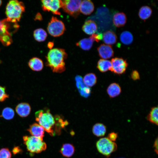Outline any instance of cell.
Masks as SVG:
<instances>
[{
	"instance_id": "obj_19",
	"label": "cell",
	"mask_w": 158,
	"mask_h": 158,
	"mask_svg": "<svg viewBox=\"0 0 158 158\" xmlns=\"http://www.w3.org/2000/svg\"><path fill=\"white\" fill-rule=\"evenodd\" d=\"M28 65L32 70L35 71H40L42 70L43 67L42 60L37 57H34L30 59Z\"/></svg>"
},
{
	"instance_id": "obj_23",
	"label": "cell",
	"mask_w": 158,
	"mask_h": 158,
	"mask_svg": "<svg viewBox=\"0 0 158 158\" xmlns=\"http://www.w3.org/2000/svg\"><path fill=\"white\" fill-rule=\"evenodd\" d=\"M112 67L111 61L106 59H101L98 61L97 68L101 72H106L110 70Z\"/></svg>"
},
{
	"instance_id": "obj_4",
	"label": "cell",
	"mask_w": 158,
	"mask_h": 158,
	"mask_svg": "<svg viewBox=\"0 0 158 158\" xmlns=\"http://www.w3.org/2000/svg\"><path fill=\"white\" fill-rule=\"evenodd\" d=\"M25 11V6L23 2L16 0L10 1L6 6L7 19L12 22L17 23Z\"/></svg>"
},
{
	"instance_id": "obj_16",
	"label": "cell",
	"mask_w": 158,
	"mask_h": 158,
	"mask_svg": "<svg viewBox=\"0 0 158 158\" xmlns=\"http://www.w3.org/2000/svg\"><path fill=\"white\" fill-rule=\"evenodd\" d=\"M82 28L85 33L90 35L95 34L96 32L97 26L96 24L94 21L88 20L85 22Z\"/></svg>"
},
{
	"instance_id": "obj_20",
	"label": "cell",
	"mask_w": 158,
	"mask_h": 158,
	"mask_svg": "<svg viewBox=\"0 0 158 158\" xmlns=\"http://www.w3.org/2000/svg\"><path fill=\"white\" fill-rule=\"evenodd\" d=\"M94 40L91 36L88 38H85L76 43V45L84 50H90L92 46Z\"/></svg>"
},
{
	"instance_id": "obj_28",
	"label": "cell",
	"mask_w": 158,
	"mask_h": 158,
	"mask_svg": "<svg viewBox=\"0 0 158 158\" xmlns=\"http://www.w3.org/2000/svg\"><path fill=\"white\" fill-rule=\"evenodd\" d=\"M33 36L36 41L39 42H42L46 39L47 34L45 31L43 29L38 28L34 31Z\"/></svg>"
},
{
	"instance_id": "obj_24",
	"label": "cell",
	"mask_w": 158,
	"mask_h": 158,
	"mask_svg": "<svg viewBox=\"0 0 158 158\" xmlns=\"http://www.w3.org/2000/svg\"><path fill=\"white\" fill-rule=\"evenodd\" d=\"M152 13V9L149 6H143L140 8L138 15L141 19L145 21L150 17Z\"/></svg>"
},
{
	"instance_id": "obj_37",
	"label": "cell",
	"mask_w": 158,
	"mask_h": 158,
	"mask_svg": "<svg viewBox=\"0 0 158 158\" xmlns=\"http://www.w3.org/2000/svg\"><path fill=\"white\" fill-rule=\"evenodd\" d=\"M154 147L155 148V152L157 154L158 152V138L156 140L154 144Z\"/></svg>"
},
{
	"instance_id": "obj_10",
	"label": "cell",
	"mask_w": 158,
	"mask_h": 158,
	"mask_svg": "<svg viewBox=\"0 0 158 158\" xmlns=\"http://www.w3.org/2000/svg\"><path fill=\"white\" fill-rule=\"evenodd\" d=\"M112 67L111 71L117 75L124 73L128 66V63L126 59L122 58L115 57L111 61Z\"/></svg>"
},
{
	"instance_id": "obj_11",
	"label": "cell",
	"mask_w": 158,
	"mask_h": 158,
	"mask_svg": "<svg viewBox=\"0 0 158 158\" xmlns=\"http://www.w3.org/2000/svg\"><path fill=\"white\" fill-rule=\"evenodd\" d=\"M75 80L77 87L80 95L85 98L90 96L91 92V89L84 83L82 77L77 75L75 78Z\"/></svg>"
},
{
	"instance_id": "obj_14",
	"label": "cell",
	"mask_w": 158,
	"mask_h": 158,
	"mask_svg": "<svg viewBox=\"0 0 158 158\" xmlns=\"http://www.w3.org/2000/svg\"><path fill=\"white\" fill-rule=\"evenodd\" d=\"M31 110V107L29 104L25 102L19 104L16 108V111L17 114L22 117L28 116L30 114Z\"/></svg>"
},
{
	"instance_id": "obj_3",
	"label": "cell",
	"mask_w": 158,
	"mask_h": 158,
	"mask_svg": "<svg viewBox=\"0 0 158 158\" xmlns=\"http://www.w3.org/2000/svg\"><path fill=\"white\" fill-rule=\"evenodd\" d=\"M19 26L17 23L12 22L7 18L0 21V41L4 45L11 44L12 42V35Z\"/></svg>"
},
{
	"instance_id": "obj_25",
	"label": "cell",
	"mask_w": 158,
	"mask_h": 158,
	"mask_svg": "<svg viewBox=\"0 0 158 158\" xmlns=\"http://www.w3.org/2000/svg\"><path fill=\"white\" fill-rule=\"evenodd\" d=\"M158 109L157 107L151 108L149 113L147 116V119L151 123L157 125L158 123Z\"/></svg>"
},
{
	"instance_id": "obj_13",
	"label": "cell",
	"mask_w": 158,
	"mask_h": 158,
	"mask_svg": "<svg viewBox=\"0 0 158 158\" xmlns=\"http://www.w3.org/2000/svg\"><path fill=\"white\" fill-rule=\"evenodd\" d=\"M27 130L33 136L43 140L44 136V129L39 124L34 123L31 125Z\"/></svg>"
},
{
	"instance_id": "obj_21",
	"label": "cell",
	"mask_w": 158,
	"mask_h": 158,
	"mask_svg": "<svg viewBox=\"0 0 158 158\" xmlns=\"http://www.w3.org/2000/svg\"><path fill=\"white\" fill-rule=\"evenodd\" d=\"M104 42L108 45L115 44L117 41V37L116 34L112 31L108 30L104 33L103 35Z\"/></svg>"
},
{
	"instance_id": "obj_31",
	"label": "cell",
	"mask_w": 158,
	"mask_h": 158,
	"mask_svg": "<svg viewBox=\"0 0 158 158\" xmlns=\"http://www.w3.org/2000/svg\"><path fill=\"white\" fill-rule=\"evenodd\" d=\"M11 154L9 149L3 148L0 150V158H11Z\"/></svg>"
},
{
	"instance_id": "obj_29",
	"label": "cell",
	"mask_w": 158,
	"mask_h": 158,
	"mask_svg": "<svg viewBox=\"0 0 158 158\" xmlns=\"http://www.w3.org/2000/svg\"><path fill=\"white\" fill-rule=\"evenodd\" d=\"M120 40L123 44L127 45H129L133 41V37L130 32L125 31L121 34Z\"/></svg>"
},
{
	"instance_id": "obj_12",
	"label": "cell",
	"mask_w": 158,
	"mask_h": 158,
	"mask_svg": "<svg viewBox=\"0 0 158 158\" xmlns=\"http://www.w3.org/2000/svg\"><path fill=\"white\" fill-rule=\"evenodd\" d=\"M97 50L99 56L103 59H110L114 56L113 50L110 45L101 44L98 47Z\"/></svg>"
},
{
	"instance_id": "obj_6",
	"label": "cell",
	"mask_w": 158,
	"mask_h": 158,
	"mask_svg": "<svg viewBox=\"0 0 158 158\" xmlns=\"http://www.w3.org/2000/svg\"><path fill=\"white\" fill-rule=\"evenodd\" d=\"M96 146L99 152L107 157L115 151L117 147L115 142L106 138L100 139L97 142Z\"/></svg>"
},
{
	"instance_id": "obj_32",
	"label": "cell",
	"mask_w": 158,
	"mask_h": 158,
	"mask_svg": "<svg viewBox=\"0 0 158 158\" xmlns=\"http://www.w3.org/2000/svg\"><path fill=\"white\" fill-rule=\"evenodd\" d=\"M8 97L9 95L6 92L5 87L0 86V102L5 101Z\"/></svg>"
},
{
	"instance_id": "obj_2",
	"label": "cell",
	"mask_w": 158,
	"mask_h": 158,
	"mask_svg": "<svg viewBox=\"0 0 158 158\" xmlns=\"http://www.w3.org/2000/svg\"><path fill=\"white\" fill-rule=\"evenodd\" d=\"M36 121L50 135L55 134L56 122L54 117L48 109L40 110L35 113Z\"/></svg>"
},
{
	"instance_id": "obj_18",
	"label": "cell",
	"mask_w": 158,
	"mask_h": 158,
	"mask_svg": "<svg viewBox=\"0 0 158 158\" xmlns=\"http://www.w3.org/2000/svg\"><path fill=\"white\" fill-rule=\"evenodd\" d=\"M107 92L109 97L111 98L119 95L121 92V88L117 83H114L111 84L107 89Z\"/></svg>"
},
{
	"instance_id": "obj_36",
	"label": "cell",
	"mask_w": 158,
	"mask_h": 158,
	"mask_svg": "<svg viewBox=\"0 0 158 158\" xmlns=\"http://www.w3.org/2000/svg\"><path fill=\"white\" fill-rule=\"evenodd\" d=\"M36 20L41 21L42 19V18L41 14L38 13L37 14L35 18Z\"/></svg>"
},
{
	"instance_id": "obj_27",
	"label": "cell",
	"mask_w": 158,
	"mask_h": 158,
	"mask_svg": "<svg viewBox=\"0 0 158 158\" xmlns=\"http://www.w3.org/2000/svg\"><path fill=\"white\" fill-rule=\"evenodd\" d=\"M105 126L103 124L97 123L95 124L92 128V132L96 136L100 137L104 136L106 132Z\"/></svg>"
},
{
	"instance_id": "obj_22",
	"label": "cell",
	"mask_w": 158,
	"mask_h": 158,
	"mask_svg": "<svg viewBox=\"0 0 158 158\" xmlns=\"http://www.w3.org/2000/svg\"><path fill=\"white\" fill-rule=\"evenodd\" d=\"M75 150V147L69 143H65L63 145L61 148L60 152L63 156L69 157L73 155Z\"/></svg>"
},
{
	"instance_id": "obj_15",
	"label": "cell",
	"mask_w": 158,
	"mask_h": 158,
	"mask_svg": "<svg viewBox=\"0 0 158 158\" xmlns=\"http://www.w3.org/2000/svg\"><path fill=\"white\" fill-rule=\"evenodd\" d=\"M94 10V6L90 0H85L81 1L80 6V12L85 15L91 14Z\"/></svg>"
},
{
	"instance_id": "obj_30",
	"label": "cell",
	"mask_w": 158,
	"mask_h": 158,
	"mask_svg": "<svg viewBox=\"0 0 158 158\" xmlns=\"http://www.w3.org/2000/svg\"><path fill=\"white\" fill-rule=\"evenodd\" d=\"M14 116V111L13 109L10 107H6L3 110L2 116L5 119L10 120L12 119Z\"/></svg>"
},
{
	"instance_id": "obj_5",
	"label": "cell",
	"mask_w": 158,
	"mask_h": 158,
	"mask_svg": "<svg viewBox=\"0 0 158 158\" xmlns=\"http://www.w3.org/2000/svg\"><path fill=\"white\" fill-rule=\"evenodd\" d=\"M23 139L27 150L30 152L39 153L46 149V143L38 138L32 136H25Z\"/></svg>"
},
{
	"instance_id": "obj_1",
	"label": "cell",
	"mask_w": 158,
	"mask_h": 158,
	"mask_svg": "<svg viewBox=\"0 0 158 158\" xmlns=\"http://www.w3.org/2000/svg\"><path fill=\"white\" fill-rule=\"evenodd\" d=\"M67 56V54L63 49H51L46 56V65L50 67L54 72L62 73L66 69L64 60Z\"/></svg>"
},
{
	"instance_id": "obj_39",
	"label": "cell",
	"mask_w": 158,
	"mask_h": 158,
	"mask_svg": "<svg viewBox=\"0 0 158 158\" xmlns=\"http://www.w3.org/2000/svg\"><path fill=\"white\" fill-rule=\"evenodd\" d=\"M2 3V1L1 0H0V6L1 5Z\"/></svg>"
},
{
	"instance_id": "obj_33",
	"label": "cell",
	"mask_w": 158,
	"mask_h": 158,
	"mask_svg": "<svg viewBox=\"0 0 158 158\" xmlns=\"http://www.w3.org/2000/svg\"><path fill=\"white\" fill-rule=\"evenodd\" d=\"M131 78L133 80H135L140 79V75L138 72L136 70L132 71L131 74Z\"/></svg>"
},
{
	"instance_id": "obj_34",
	"label": "cell",
	"mask_w": 158,
	"mask_h": 158,
	"mask_svg": "<svg viewBox=\"0 0 158 158\" xmlns=\"http://www.w3.org/2000/svg\"><path fill=\"white\" fill-rule=\"evenodd\" d=\"M94 41L99 42L103 38V35L101 33L94 34L91 36Z\"/></svg>"
},
{
	"instance_id": "obj_35",
	"label": "cell",
	"mask_w": 158,
	"mask_h": 158,
	"mask_svg": "<svg viewBox=\"0 0 158 158\" xmlns=\"http://www.w3.org/2000/svg\"><path fill=\"white\" fill-rule=\"evenodd\" d=\"M117 136V134L113 132L109 134L108 138L112 141H115Z\"/></svg>"
},
{
	"instance_id": "obj_26",
	"label": "cell",
	"mask_w": 158,
	"mask_h": 158,
	"mask_svg": "<svg viewBox=\"0 0 158 158\" xmlns=\"http://www.w3.org/2000/svg\"><path fill=\"white\" fill-rule=\"evenodd\" d=\"M83 80L87 86L91 87L96 84L97 77L95 74L90 73L86 74L84 76Z\"/></svg>"
},
{
	"instance_id": "obj_17",
	"label": "cell",
	"mask_w": 158,
	"mask_h": 158,
	"mask_svg": "<svg viewBox=\"0 0 158 158\" xmlns=\"http://www.w3.org/2000/svg\"><path fill=\"white\" fill-rule=\"evenodd\" d=\"M113 20L115 26L118 28L122 27L124 26L126 22V16L123 12H118L114 15Z\"/></svg>"
},
{
	"instance_id": "obj_9",
	"label": "cell",
	"mask_w": 158,
	"mask_h": 158,
	"mask_svg": "<svg viewBox=\"0 0 158 158\" xmlns=\"http://www.w3.org/2000/svg\"><path fill=\"white\" fill-rule=\"evenodd\" d=\"M42 8L44 11H51L53 14L60 15L59 9L62 8V2L59 0H44L41 1Z\"/></svg>"
},
{
	"instance_id": "obj_7",
	"label": "cell",
	"mask_w": 158,
	"mask_h": 158,
	"mask_svg": "<svg viewBox=\"0 0 158 158\" xmlns=\"http://www.w3.org/2000/svg\"><path fill=\"white\" fill-rule=\"evenodd\" d=\"M65 30L62 21L56 17H52L47 27V30L50 35L54 37L60 36L63 34Z\"/></svg>"
},
{
	"instance_id": "obj_38",
	"label": "cell",
	"mask_w": 158,
	"mask_h": 158,
	"mask_svg": "<svg viewBox=\"0 0 158 158\" xmlns=\"http://www.w3.org/2000/svg\"><path fill=\"white\" fill-rule=\"evenodd\" d=\"M54 45V43L52 42H49L47 44V47L50 49H51Z\"/></svg>"
},
{
	"instance_id": "obj_8",
	"label": "cell",
	"mask_w": 158,
	"mask_h": 158,
	"mask_svg": "<svg viewBox=\"0 0 158 158\" xmlns=\"http://www.w3.org/2000/svg\"><path fill=\"white\" fill-rule=\"evenodd\" d=\"M62 8L64 12L75 18H76L80 13V6L81 0H62Z\"/></svg>"
}]
</instances>
